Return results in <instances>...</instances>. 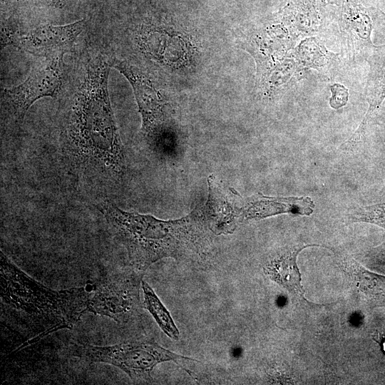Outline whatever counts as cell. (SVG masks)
Wrapping results in <instances>:
<instances>
[{"instance_id":"52a82bcc","label":"cell","mask_w":385,"mask_h":385,"mask_svg":"<svg viewBox=\"0 0 385 385\" xmlns=\"http://www.w3.org/2000/svg\"><path fill=\"white\" fill-rule=\"evenodd\" d=\"M140 280L123 273L105 276L89 292L88 311L118 322H126L139 306Z\"/></svg>"},{"instance_id":"8fae6325","label":"cell","mask_w":385,"mask_h":385,"mask_svg":"<svg viewBox=\"0 0 385 385\" xmlns=\"http://www.w3.org/2000/svg\"><path fill=\"white\" fill-rule=\"evenodd\" d=\"M312 246L320 245L300 244L284 250L273 258L266 267L267 273L273 280L307 302H309L304 297L305 291L301 284V274L297 258L302 250Z\"/></svg>"},{"instance_id":"6da1fadb","label":"cell","mask_w":385,"mask_h":385,"mask_svg":"<svg viewBox=\"0 0 385 385\" xmlns=\"http://www.w3.org/2000/svg\"><path fill=\"white\" fill-rule=\"evenodd\" d=\"M111 60L89 52L80 62L60 111V142L71 164L85 173L118 178L124 148L108 93Z\"/></svg>"},{"instance_id":"7c38bea8","label":"cell","mask_w":385,"mask_h":385,"mask_svg":"<svg viewBox=\"0 0 385 385\" xmlns=\"http://www.w3.org/2000/svg\"><path fill=\"white\" fill-rule=\"evenodd\" d=\"M340 264L366 298L376 302L385 299V277L369 272L348 255L342 256Z\"/></svg>"},{"instance_id":"ba28073f","label":"cell","mask_w":385,"mask_h":385,"mask_svg":"<svg viewBox=\"0 0 385 385\" xmlns=\"http://www.w3.org/2000/svg\"><path fill=\"white\" fill-rule=\"evenodd\" d=\"M86 26L84 19L64 25L43 24L29 30L19 26L12 46L39 57L64 54Z\"/></svg>"},{"instance_id":"5b68a950","label":"cell","mask_w":385,"mask_h":385,"mask_svg":"<svg viewBox=\"0 0 385 385\" xmlns=\"http://www.w3.org/2000/svg\"><path fill=\"white\" fill-rule=\"evenodd\" d=\"M63 56L41 57L24 81L4 89V108L15 120L21 122L37 100L56 98L62 92L65 81Z\"/></svg>"},{"instance_id":"4fadbf2b","label":"cell","mask_w":385,"mask_h":385,"mask_svg":"<svg viewBox=\"0 0 385 385\" xmlns=\"http://www.w3.org/2000/svg\"><path fill=\"white\" fill-rule=\"evenodd\" d=\"M141 287L144 307L150 313L158 325L168 337L173 340H178L179 331L166 307L148 282L142 280Z\"/></svg>"},{"instance_id":"ac0fdd59","label":"cell","mask_w":385,"mask_h":385,"mask_svg":"<svg viewBox=\"0 0 385 385\" xmlns=\"http://www.w3.org/2000/svg\"><path fill=\"white\" fill-rule=\"evenodd\" d=\"M25 1H26V0H4V2L7 3V4L9 3L14 4V3H20V2Z\"/></svg>"},{"instance_id":"9c48e42d","label":"cell","mask_w":385,"mask_h":385,"mask_svg":"<svg viewBox=\"0 0 385 385\" xmlns=\"http://www.w3.org/2000/svg\"><path fill=\"white\" fill-rule=\"evenodd\" d=\"M136 44L145 56L168 66L188 63L191 57L190 45L181 34L155 23H143L135 34Z\"/></svg>"},{"instance_id":"30bf717a","label":"cell","mask_w":385,"mask_h":385,"mask_svg":"<svg viewBox=\"0 0 385 385\" xmlns=\"http://www.w3.org/2000/svg\"><path fill=\"white\" fill-rule=\"evenodd\" d=\"M315 207L310 197H269L257 193L245 200L236 192L234 209L237 221L260 220L289 213L310 215Z\"/></svg>"},{"instance_id":"3957f363","label":"cell","mask_w":385,"mask_h":385,"mask_svg":"<svg viewBox=\"0 0 385 385\" xmlns=\"http://www.w3.org/2000/svg\"><path fill=\"white\" fill-rule=\"evenodd\" d=\"M1 302L38 335L71 328L88 311L89 292L84 287L51 289L34 280L1 251Z\"/></svg>"},{"instance_id":"5bb4252c","label":"cell","mask_w":385,"mask_h":385,"mask_svg":"<svg viewBox=\"0 0 385 385\" xmlns=\"http://www.w3.org/2000/svg\"><path fill=\"white\" fill-rule=\"evenodd\" d=\"M368 102L369 108L361 124L354 133L342 145L345 150H351L356 146L364 135L368 120L374 112L380 106L385 98V69L378 76L369 88Z\"/></svg>"},{"instance_id":"2e32d148","label":"cell","mask_w":385,"mask_h":385,"mask_svg":"<svg viewBox=\"0 0 385 385\" xmlns=\"http://www.w3.org/2000/svg\"><path fill=\"white\" fill-rule=\"evenodd\" d=\"M332 93L329 99V105L334 109H339L346 105L349 99L348 89L343 85L334 83L330 86Z\"/></svg>"},{"instance_id":"8992f818","label":"cell","mask_w":385,"mask_h":385,"mask_svg":"<svg viewBox=\"0 0 385 385\" xmlns=\"http://www.w3.org/2000/svg\"><path fill=\"white\" fill-rule=\"evenodd\" d=\"M111 66L130 82L142 118L141 131L145 139L158 146L169 118L168 103L156 83L144 71L125 60H111Z\"/></svg>"},{"instance_id":"277c9868","label":"cell","mask_w":385,"mask_h":385,"mask_svg":"<svg viewBox=\"0 0 385 385\" xmlns=\"http://www.w3.org/2000/svg\"><path fill=\"white\" fill-rule=\"evenodd\" d=\"M73 355L89 363H106L125 372L133 381H148L154 367L173 361L181 366L193 359L178 355L151 340H133L110 346L76 345Z\"/></svg>"},{"instance_id":"7a4b0ae2","label":"cell","mask_w":385,"mask_h":385,"mask_svg":"<svg viewBox=\"0 0 385 385\" xmlns=\"http://www.w3.org/2000/svg\"><path fill=\"white\" fill-rule=\"evenodd\" d=\"M111 232L125 247L130 263L145 270L164 257L197 253L205 240L203 214L194 211L176 220L127 212L106 202L99 208Z\"/></svg>"},{"instance_id":"9a60e30c","label":"cell","mask_w":385,"mask_h":385,"mask_svg":"<svg viewBox=\"0 0 385 385\" xmlns=\"http://www.w3.org/2000/svg\"><path fill=\"white\" fill-rule=\"evenodd\" d=\"M350 222H366L385 229V202L359 206L348 215Z\"/></svg>"},{"instance_id":"e0dca14e","label":"cell","mask_w":385,"mask_h":385,"mask_svg":"<svg viewBox=\"0 0 385 385\" xmlns=\"http://www.w3.org/2000/svg\"><path fill=\"white\" fill-rule=\"evenodd\" d=\"M85 0H50L51 5L58 9H63Z\"/></svg>"}]
</instances>
